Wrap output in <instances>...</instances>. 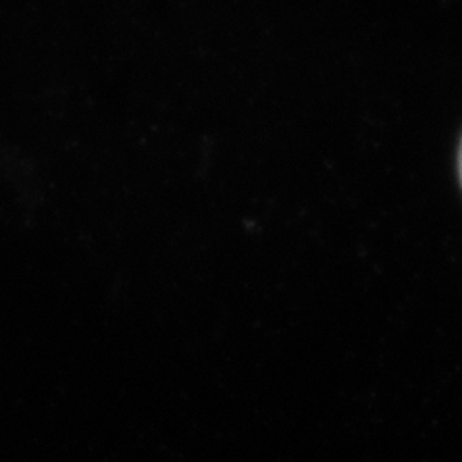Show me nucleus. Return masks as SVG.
Here are the masks:
<instances>
[{"mask_svg":"<svg viewBox=\"0 0 462 462\" xmlns=\"http://www.w3.org/2000/svg\"><path fill=\"white\" fill-rule=\"evenodd\" d=\"M458 173H460V183H462V143H460V152H458Z\"/></svg>","mask_w":462,"mask_h":462,"instance_id":"obj_1","label":"nucleus"}]
</instances>
